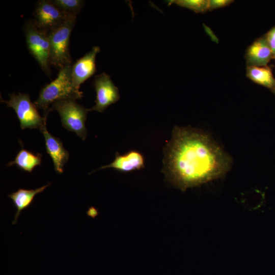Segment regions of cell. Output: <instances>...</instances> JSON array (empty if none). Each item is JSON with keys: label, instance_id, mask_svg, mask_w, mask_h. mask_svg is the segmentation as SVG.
I'll use <instances>...</instances> for the list:
<instances>
[{"label": "cell", "instance_id": "1", "mask_svg": "<svg viewBox=\"0 0 275 275\" xmlns=\"http://www.w3.org/2000/svg\"><path fill=\"white\" fill-rule=\"evenodd\" d=\"M231 161L207 134L178 127L168 150L166 165L170 182L182 190L225 174Z\"/></svg>", "mask_w": 275, "mask_h": 275}, {"label": "cell", "instance_id": "2", "mask_svg": "<svg viewBox=\"0 0 275 275\" xmlns=\"http://www.w3.org/2000/svg\"><path fill=\"white\" fill-rule=\"evenodd\" d=\"M72 64L60 70L57 77L41 89L38 98L34 101L37 108L43 111V117H47L50 107L58 101L68 98L77 100L82 97V92L73 83Z\"/></svg>", "mask_w": 275, "mask_h": 275}, {"label": "cell", "instance_id": "3", "mask_svg": "<svg viewBox=\"0 0 275 275\" xmlns=\"http://www.w3.org/2000/svg\"><path fill=\"white\" fill-rule=\"evenodd\" d=\"M76 16H71L63 23L48 32L50 66L61 70L73 64L69 51V41Z\"/></svg>", "mask_w": 275, "mask_h": 275}, {"label": "cell", "instance_id": "4", "mask_svg": "<svg viewBox=\"0 0 275 275\" xmlns=\"http://www.w3.org/2000/svg\"><path fill=\"white\" fill-rule=\"evenodd\" d=\"M52 111L58 112L65 128L74 132L82 140L86 139L87 133L85 122L89 109L79 104L76 100L68 98L53 103L49 112Z\"/></svg>", "mask_w": 275, "mask_h": 275}, {"label": "cell", "instance_id": "5", "mask_svg": "<svg viewBox=\"0 0 275 275\" xmlns=\"http://www.w3.org/2000/svg\"><path fill=\"white\" fill-rule=\"evenodd\" d=\"M27 48L42 70L51 76L49 62V42L48 33L38 29L32 20H28L23 26Z\"/></svg>", "mask_w": 275, "mask_h": 275}, {"label": "cell", "instance_id": "6", "mask_svg": "<svg viewBox=\"0 0 275 275\" xmlns=\"http://www.w3.org/2000/svg\"><path fill=\"white\" fill-rule=\"evenodd\" d=\"M9 96L8 101H2L6 103L8 107L14 110L22 129H39L46 123L47 118L41 116L34 103L32 102L28 94L19 93L16 95L13 93Z\"/></svg>", "mask_w": 275, "mask_h": 275}, {"label": "cell", "instance_id": "7", "mask_svg": "<svg viewBox=\"0 0 275 275\" xmlns=\"http://www.w3.org/2000/svg\"><path fill=\"white\" fill-rule=\"evenodd\" d=\"M34 16L36 26L48 33L74 15L61 10L50 1L40 0L36 3Z\"/></svg>", "mask_w": 275, "mask_h": 275}, {"label": "cell", "instance_id": "8", "mask_svg": "<svg viewBox=\"0 0 275 275\" xmlns=\"http://www.w3.org/2000/svg\"><path fill=\"white\" fill-rule=\"evenodd\" d=\"M93 86L96 92L95 105L89 109L102 113L110 105L116 102L120 98L118 88L115 85L109 75L105 72L95 76Z\"/></svg>", "mask_w": 275, "mask_h": 275}, {"label": "cell", "instance_id": "9", "mask_svg": "<svg viewBox=\"0 0 275 275\" xmlns=\"http://www.w3.org/2000/svg\"><path fill=\"white\" fill-rule=\"evenodd\" d=\"M100 51L99 46H94L72 64L71 76L73 85L77 89L79 90L80 85L96 71V57Z\"/></svg>", "mask_w": 275, "mask_h": 275}, {"label": "cell", "instance_id": "10", "mask_svg": "<svg viewBox=\"0 0 275 275\" xmlns=\"http://www.w3.org/2000/svg\"><path fill=\"white\" fill-rule=\"evenodd\" d=\"M46 125V123H44L39 130L44 135L46 152L52 160L54 170L61 174L64 171L65 164L68 160L69 154L61 140L48 131Z\"/></svg>", "mask_w": 275, "mask_h": 275}, {"label": "cell", "instance_id": "11", "mask_svg": "<svg viewBox=\"0 0 275 275\" xmlns=\"http://www.w3.org/2000/svg\"><path fill=\"white\" fill-rule=\"evenodd\" d=\"M245 58L247 66H267L273 56L264 36L256 39L248 47Z\"/></svg>", "mask_w": 275, "mask_h": 275}, {"label": "cell", "instance_id": "12", "mask_svg": "<svg viewBox=\"0 0 275 275\" xmlns=\"http://www.w3.org/2000/svg\"><path fill=\"white\" fill-rule=\"evenodd\" d=\"M144 167V159L142 155L135 151H131L125 154L116 153L115 159L110 164L101 167L99 170L112 168L123 172L140 170Z\"/></svg>", "mask_w": 275, "mask_h": 275}, {"label": "cell", "instance_id": "13", "mask_svg": "<svg viewBox=\"0 0 275 275\" xmlns=\"http://www.w3.org/2000/svg\"><path fill=\"white\" fill-rule=\"evenodd\" d=\"M49 185L50 183H48L35 189L19 188L16 191L8 195V196L12 200L14 205L17 209L14 220L12 222L13 225L17 223L20 212L30 206L35 196L37 194L42 193Z\"/></svg>", "mask_w": 275, "mask_h": 275}, {"label": "cell", "instance_id": "14", "mask_svg": "<svg viewBox=\"0 0 275 275\" xmlns=\"http://www.w3.org/2000/svg\"><path fill=\"white\" fill-rule=\"evenodd\" d=\"M42 155L38 153L36 154L22 148L16 155L13 161H10L7 167L16 165L19 169L32 173L33 169L41 164Z\"/></svg>", "mask_w": 275, "mask_h": 275}, {"label": "cell", "instance_id": "15", "mask_svg": "<svg viewBox=\"0 0 275 275\" xmlns=\"http://www.w3.org/2000/svg\"><path fill=\"white\" fill-rule=\"evenodd\" d=\"M246 76L253 82L272 90L275 85V78L270 68L268 66H247Z\"/></svg>", "mask_w": 275, "mask_h": 275}, {"label": "cell", "instance_id": "16", "mask_svg": "<svg viewBox=\"0 0 275 275\" xmlns=\"http://www.w3.org/2000/svg\"><path fill=\"white\" fill-rule=\"evenodd\" d=\"M61 10L76 16L85 3L82 0H50Z\"/></svg>", "mask_w": 275, "mask_h": 275}, {"label": "cell", "instance_id": "17", "mask_svg": "<svg viewBox=\"0 0 275 275\" xmlns=\"http://www.w3.org/2000/svg\"><path fill=\"white\" fill-rule=\"evenodd\" d=\"M172 4L187 8L197 13H204L208 10L209 0H175L169 1Z\"/></svg>", "mask_w": 275, "mask_h": 275}, {"label": "cell", "instance_id": "18", "mask_svg": "<svg viewBox=\"0 0 275 275\" xmlns=\"http://www.w3.org/2000/svg\"><path fill=\"white\" fill-rule=\"evenodd\" d=\"M233 2V1L231 0H209L208 10L212 11L225 7Z\"/></svg>", "mask_w": 275, "mask_h": 275}, {"label": "cell", "instance_id": "19", "mask_svg": "<svg viewBox=\"0 0 275 275\" xmlns=\"http://www.w3.org/2000/svg\"><path fill=\"white\" fill-rule=\"evenodd\" d=\"M264 36L271 49L274 58L275 57V26L268 31Z\"/></svg>", "mask_w": 275, "mask_h": 275}, {"label": "cell", "instance_id": "20", "mask_svg": "<svg viewBox=\"0 0 275 275\" xmlns=\"http://www.w3.org/2000/svg\"><path fill=\"white\" fill-rule=\"evenodd\" d=\"M272 92L275 94V85L273 88L271 90Z\"/></svg>", "mask_w": 275, "mask_h": 275}, {"label": "cell", "instance_id": "21", "mask_svg": "<svg viewBox=\"0 0 275 275\" xmlns=\"http://www.w3.org/2000/svg\"><path fill=\"white\" fill-rule=\"evenodd\" d=\"M273 59H275V57H274V58H273Z\"/></svg>", "mask_w": 275, "mask_h": 275}]
</instances>
